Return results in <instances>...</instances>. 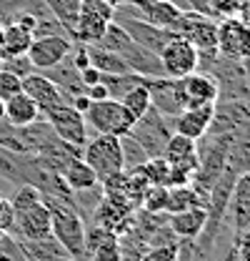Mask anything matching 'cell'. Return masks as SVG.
<instances>
[{
	"mask_svg": "<svg viewBox=\"0 0 250 261\" xmlns=\"http://www.w3.org/2000/svg\"><path fill=\"white\" fill-rule=\"evenodd\" d=\"M170 118L158 113L155 108H150L133 128H130V136L143 146V151L148 153V159L153 156H163V148H165V141L170 138Z\"/></svg>",
	"mask_w": 250,
	"mask_h": 261,
	"instance_id": "obj_7",
	"label": "cell"
},
{
	"mask_svg": "<svg viewBox=\"0 0 250 261\" xmlns=\"http://www.w3.org/2000/svg\"><path fill=\"white\" fill-rule=\"evenodd\" d=\"M80 159L95 171L98 181L125 171L123 168V146H120V136H110V133H98L93 141H88L83 146Z\"/></svg>",
	"mask_w": 250,
	"mask_h": 261,
	"instance_id": "obj_3",
	"label": "cell"
},
{
	"mask_svg": "<svg viewBox=\"0 0 250 261\" xmlns=\"http://www.w3.org/2000/svg\"><path fill=\"white\" fill-rule=\"evenodd\" d=\"M113 20L120 23L125 28V33H128L138 45H143V48L150 50V53H160L163 45H165L170 38H175V31L160 28V25H153V23H145V20H140V18H135V15H128L123 10H115Z\"/></svg>",
	"mask_w": 250,
	"mask_h": 261,
	"instance_id": "obj_10",
	"label": "cell"
},
{
	"mask_svg": "<svg viewBox=\"0 0 250 261\" xmlns=\"http://www.w3.org/2000/svg\"><path fill=\"white\" fill-rule=\"evenodd\" d=\"M158 58H160L165 78H185L188 73H193V70L200 68L198 50L188 43L185 38H180V35L170 38L163 45V50L158 53Z\"/></svg>",
	"mask_w": 250,
	"mask_h": 261,
	"instance_id": "obj_8",
	"label": "cell"
},
{
	"mask_svg": "<svg viewBox=\"0 0 250 261\" xmlns=\"http://www.w3.org/2000/svg\"><path fill=\"white\" fill-rule=\"evenodd\" d=\"M23 93L30 96L38 103L40 113H45V111H50V108H55L60 103H68V98L60 91V86L55 81H50L43 70H33L30 75L23 78Z\"/></svg>",
	"mask_w": 250,
	"mask_h": 261,
	"instance_id": "obj_18",
	"label": "cell"
},
{
	"mask_svg": "<svg viewBox=\"0 0 250 261\" xmlns=\"http://www.w3.org/2000/svg\"><path fill=\"white\" fill-rule=\"evenodd\" d=\"M148 81V78H145ZM145 81L143 83H138V86H133L130 91H125L123 96L118 98L120 100V106H123V111L133 118V123H138L153 106H150V93H148V86H145Z\"/></svg>",
	"mask_w": 250,
	"mask_h": 261,
	"instance_id": "obj_26",
	"label": "cell"
},
{
	"mask_svg": "<svg viewBox=\"0 0 250 261\" xmlns=\"http://www.w3.org/2000/svg\"><path fill=\"white\" fill-rule=\"evenodd\" d=\"M175 35L185 38L198 50L200 65L213 61L218 56V20L195 10H180V18L175 23Z\"/></svg>",
	"mask_w": 250,
	"mask_h": 261,
	"instance_id": "obj_2",
	"label": "cell"
},
{
	"mask_svg": "<svg viewBox=\"0 0 250 261\" xmlns=\"http://www.w3.org/2000/svg\"><path fill=\"white\" fill-rule=\"evenodd\" d=\"M188 208H205V198L198 194L190 184L168 189L165 214H180V211H188Z\"/></svg>",
	"mask_w": 250,
	"mask_h": 261,
	"instance_id": "obj_27",
	"label": "cell"
},
{
	"mask_svg": "<svg viewBox=\"0 0 250 261\" xmlns=\"http://www.w3.org/2000/svg\"><path fill=\"white\" fill-rule=\"evenodd\" d=\"M0 68L10 70V73H13V75H18L20 81H23L25 75H30L33 70H35V68H33V63H30V58H28V53H25V56H15V58H5Z\"/></svg>",
	"mask_w": 250,
	"mask_h": 261,
	"instance_id": "obj_36",
	"label": "cell"
},
{
	"mask_svg": "<svg viewBox=\"0 0 250 261\" xmlns=\"http://www.w3.org/2000/svg\"><path fill=\"white\" fill-rule=\"evenodd\" d=\"M213 111L215 106H188L175 118H170L173 133H180L193 141H203L213 123Z\"/></svg>",
	"mask_w": 250,
	"mask_h": 261,
	"instance_id": "obj_17",
	"label": "cell"
},
{
	"mask_svg": "<svg viewBox=\"0 0 250 261\" xmlns=\"http://www.w3.org/2000/svg\"><path fill=\"white\" fill-rule=\"evenodd\" d=\"M240 63H243V73H245V81H248V86H250V56H245Z\"/></svg>",
	"mask_w": 250,
	"mask_h": 261,
	"instance_id": "obj_43",
	"label": "cell"
},
{
	"mask_svg": "<svg viewBox=\"0 0 250 261\" xmlns=\"http://www.w3.org/2000/svg\"><path fill=\"white\" fill-rule=\"evenodd\" d=\"M3 40H5V25L0 23V45H3Z\"/></svg>",
	"mask_w": 250,
	"mask_h": 261,
	"instance_id": "obj_46",
	"label": "cell"
},
{
	"mask_svg": "<svg viewBox=\"0 0 250 261\" xmlns=\"http://www.w3.org/2000/svg\"><path fill=\"white\" fill-rule=\"evenodd\" d=\"M245 128H250V100H218L215 103L213 123L208 133L220 136V133H238Z\"/></svg>",
	"mask_w": 250,
	"mask_h": 261,
	"instance_id": "obj_14",
	"label": "cell"
},
{
	"mask_svg": "<svg viewBox=\"0 0 250 261\" xmlns=\"http://www.w3.org/2000/svg\"><path fill=\"white\" fill-rule=\"evenodd\" d=\"M115 10H123L128 15H135L145 23H153L160 28H175L178 18H180V8L173 3V0H133L123 8H115Z\"/></svg>",
	"mask_w": 250,
	"mask_h": 261,
	"instance_id": "obj_13",
	"label": "cell"
},
{
	"mask_svg": "<svg viewBox=\"0 0 250 261\" xmlns=\"http://www.w3.org/2000/svg\"><path fill=\"white\" fill-rule=\"evenodd\" d=\"M5 25V40L0 45V58H15V56H25L33 43V33L15 25V23H3Z\"/></svg>",
	"mask_w": 250,
	"mask_h": 261,
	"instance_id": "obj_25",
	"label": "cell"
},
{
	"mask_svg": "<svg viewBox=\"0 0 250 261\" xmlns=\"http://www.w3.org/2000/svg\"><path fill=\"white\" fill-rule=\"evenodd\" d=\"M13 228H15V211H13L10 201L5 196H0V231L13 233Z\"/></svg>",
	"mask_w": 250,
	"mask_h": 261,
	"instance_id": "obj_37",
	"label": "cell"
},
{
	"mask_svg": "<svg viewBox=\"0 0 250 261\" xmlns=\"http://www.w3.org/2000/svg\"><path fill=\"white\" fill-rule=\"evenodd\" d=\"M235 15H238L245 25H250V0H240V3H238V13H235Z\"/></svg>",
	"mask_w": 250,
	"mask_h": 261,
	"instance_id": "obj_42",
	"label": "cell"
},
{
	"mask_svg": "<svg viewBox=\"0 0 250 261\" xmlns=\"http://www.w3.org/2000/svg\"><path fill=\"white\" fill-rule=\"evenodd\" d=\"M60 176H63V181H65V186H68L73 194H78V191H90V189H95V186L100 184L98 176H95V171L83 161L80 156H75V159H70V161L65 163L60 168Z\"/></svg>",
	"mask_w": 250,
	"mask_h": 261,
	"instance_id": "obj_23",
	"label": "cell"
},
{
	"mask_svg": "<svg viewBox=\"0 0 250 261\" xmlns=\"http://www.w3.org/2000/svg\"><path fill=\"white\" fill-rule=\"evenodd\" d=\"M120 146H123V168L125 171H138L143 163L148 161V153L143 151V146L128 133L120 136Z\"/></svg>",
	"mask_w": 250,
	"mask_h": 261,
	"instance_id": "obj_30",
	"label": "cell"
},
{
	"mask_svg": "<svg viewBox=\"0 0 250 261\" xmlns=\"http://www.w3.org/2000/svg\"><path fill=\"white\" fill-rule=\"evenodd\" d=\"M68 103H70V106H73L75 111H80V113L85 116V111L90 108V103H93V100H90V98L85 96V93H75V96H70V98H68Z\"/></svg>",
	"mask_w": 250,
	"mask_h": 261,
	"instance_id": "obj_41",
	"label": "cell"
},
{
	"mask_svg": "<svg viewBox=\"0 0 250 261\" xmlns=\"http://www.w3.org/2000/svg\"><path fill=\"white\" fill-rule=\"evenodd\" d=\"M75 40L70 35H43V38H33L30 48H28V58L35 70H50L58 63H63L70 50H73Z\"/></svg>",
	"mask_w": 250,
	"mask_h": 261,
	"instance_id": "obj_9",
	"label": "cell"
},
{
	"mask_svg": "<svg viewBox=\"0 0 250 261\" xmlns=\"http://www.w3.org/2000/svg\"><path fill=\"white\" fill-rule=\"evenodd\" d=\"M228 216L233 224V233L238 236L240 231L250 228V173H240L235 178L230 203H228Z\"/></svg>",
	"mask_w": 250,
	"mask_h": 261,
	"instance_id": "obj_19",
	"label": "cell"
},
{
	"mask_svg": "<svg viewBox=\"0 0 250 261\" xmlns=\"http://www.w3.org/2000/svg\"><path fill=\"white\" fill-rule=\"evenodd\" d=\"M113 15H115V8L105 0H80V18L73 33V40L83 45H98Z\"/></svg>",
	"mask_w": 250,
	"mask_h": 261,
	"instance_id": "obj_5",
	"label": "cell"
},
{
	"mask_svg": "<svg viewBox=\"0 0 250 261\" xmlns=\"http://www.w3.org/2000/svg\"><path fill=\"white\" fill-rule=\"evenodd\" d=\"M85 96L90 98V100H105V98H110V91H108V86L100 81V83H95L90 88H85Z\"/></svg>",
	"mask_w": 250,
	"mask_h": 261,
	"instance_id": "obj_40",
	"label": "cell"
},
{
	"mask_svg": "<svg viewBox=\"0 0 250 261\" xmlns=\"http://www.w3.org/2000/svg\"><path fill=\"white\" fill-rule=\"evenodd\" d=\"M168 168H170V166H168V161H165L163 156H153V159H148V161L138 168V173H140L150 186H165Z\"/></svg>",
	"mask_w": 250,
	"mask_h": 261,
	"instance_id": "obj_33",
	"label": "cell"
},
{
	"mask_svg": "<svg viewBox=\"0 0 250 261\" xmlns=\"http://www.w3.org/2000/svg\"><path fill=\"white\" fill-rule=\"evenodd\" d=\"M238 3H240V0H238Z\"/></svg>",
	"mask_w": 250,
	"mask_h": 261,
	"instance_id": "obj_48",
	"label": "cell"
},
{
	"mask_svg": "<svg viewBox=\"0 0 250 261\" xmlns=\"http://www.w3.org/2000/svg\"><path fill=\"white\" fill-rule=\"evenodd\" d=\"M165 203H168V186H150L145 191V198H143L140 208H145L148 214H163Z\"/></svg>",
	"mask_w": 250,
	"mask_h": 261,
	"instance_id": "obj_34",
	"label": "cell"
},
{
	"mask_svg": "<svg viewBox=\"0 0 250 261\" xmlns=\"http://www.w3.org/2000/svg\"><path fill=\"white\" fill-rule=\"evenodd\" d=\"M78 75H80V83H83L85 88H90V86H95V83H100V81H103V73H100L98 68H93V65L83 68Z\"/></svg>",
	"mask_w": 250,
	"mask_h": 261,
	"instance_id": "obj_39",
	"label": "cell"
},
{
	"mask_svg": "<svg viewBox=\"0 0 250 261\" xmlns=\"http://www.w3.org/2000/svg\"><path fill=\"white\" fill-rule=\"evenodd\" d=\"M40 118H43V113H40L38 103L30 96H25L23 91L5 100V123L10 128H25Z\"/></svg>",
	"mask_w": 250,
	"mask_h": 261,
	"instance_id": "obj_22",
	"label": "cell"
},
{
	"mask_svg": "<svg viewBox=\"0 0 250 261\" xmlns=\"http://www.w3.org/2000/svg\"><path fill=\"white\" fill-rule=\"evenodd\" d=\"M28 0H0V23H8L18 10L25 8Z\"/></svg>",
	"mask_w": 250,
	"mask_h": 261,
	"instance_id": "obj_38",
	"label": "cell"
},
{
	"mask_svg": "<svg viewBox=\"0 0 250 261\" xmlns=\"http://www.w3.org/2000/svg\"><path fill=\"white\" fill-rule=\"evenodd\" d=\"M85 123L95 133H110V136H128L130 128L135 126L133 118L123 111L120 100H115V98L93 100L90 108L85 111Z\"/></svg>",
	"mask_w": 250,
	"mask_h": 261,
	"instance_id": "obj_6",
	"label": "cell"
},
{
	"mask_svg": "<svg viewBox=\"0 0 250 261\" xmlns=\"http://www.w3.org/2000/svg\"><path fill=\"white\" fill-rule=\"evenodd\" d=\"M178 256H180V241L173 239V241H165V244L148 246L135 261H178Z\"/></svg>",
	"mask_w": 250,
	"mask_h": 261,
	"instance_id": "obj_32",
	"label": "cell"
},
{
	"mask_svg": "<svg viewBox=\"0 0 250 261\" xmlns=\"http://www.w3.org/2000/svg\"><path fill=\"white\" fill-rule=\"evenodd\" d=\"M43 201L50 208V233H53V239L65 249L68 256H73L75 261H88V254H85V228L88 226H85L80 211L75 208V203L45 194H43Z\"/></svg>",
	"mask_w": 250,
	"mask_h": 261,
	"instance_id": "obj_1",
	"label": "cell"
},
{
	"mask_svg": "<svg viewBox=\"0 0 250 261\" xmlns=\"http://www.w3.org/2000/svg\"><path fill=\"white\" fill-rule=\"evenodd\" d=\"M105 3H110L113 8H123V5H128V3H133V0H105Z\"/></svg>",
	"mask_w": 250,
	"mask_h": 261,
	"instance_id": "obj_44",
	"label": "cell"
},
{
	"mask_svg": "<svg viewBox=\"0 0 250 261\" xmlns=\"http://www.w3.org/2000/svg\"><path fill=\"white\" fill-rule=\"evenodd\" d=\"M180 91L188 106H215L218 103V81L213 78V73L198 68L193 73H188L185 78H180Z\"/></svg>",
	"mask_w": 250,
	"mask_h": 261,
	"instance_id": "obj_16",
	"label": "cell"
},
{
	"mask_svg": "<svg viewBox=\"0 0 250 261\" xmlns=\"http://www.w3.org/2000/svg\"><path fill=\"white\" fill-rule=\"evenodd\" d=\"M0 65H3V58H0Z\"/></svg>",
	"mask_w": 250,
	"mask_h": 261,
	"instance_id": "obj_47",
	"label": "cell"
},
{
	"mask_svg": "<svg viewBox=\"0 0 250 261\" xmlns=\"http://www.w3.org/2000/svg\"><path fill=\"white\" fill-rule=\"evenodd\" d=\"M88 56H90V65L98 68L103 75H120V73H130L128 65L120 56L100 48V45H88Z\"/></svg>",
	"mask_w": 250,
	"mask_h": 261,
	"instance_id": "obj_29",
	"label": "cell"
},
{
	"mask_svg": "<svg viewBox=\"0 0 250 261\" xmlns=\"http://www.w3.org/2000/svg\"><path fill=\"white\" fill-rule=\"evenodd\" d=\"M145 86H148V93H150V106L158 113L175 118L185 108V98L180 91V78H165V75L148 78Z\"/></svg>",
	"mask_w": 250,
	"mask_h": 261,
	"instance_id": "obj_12",
	"label": "cell"
},
{
	"mask_svg": "<svg viewBox=\"0 0 250 261\" xmlns=\"http://www.w3.org/2000/svg\"><path fill=\"white\" fill-rule=\"evenodd\" d=\"M228 168H233L238 176L250 173V128L233 133L228 148Z\"/></svg>",
	"mask_w": 250,
	"mask_h": 261,
	"instance_id": "obj_24",
	"label": "cell"
},
{
	"mask_svg": "<svg viewBox=\"0 0 250 261\" xmlns=\"http://www.w3.org/2000/svg\"><path fill=\"white\" fill-rule=\"evenodd\" d=\"M205 208H188L180 214H168V228L178 241H195L205 228Z\"/></svg>",
	"mask_w": 250,
	"mask_h": 261,
	"instance_id": "obj_21",
	"label": "cell"
},
{
	"mask_svg": "<svg viewBox=\"0 0 250 261\" xmlns=\"http://www.w3.org/2000/svg\"><path fill=\"white\" fill-rule=\"evenodd\" d=\"M20 91H23V81L18 75H13L10 70L0 68V100H8Z\"/></svg>",
	"mask_w": 250,
	"mask_h": 261,
	"instance_id": "obj_35",
	"label": "cell"
},
{
	"mask_svg": "<svg viewBox=\"0 0 250 261\" xmlns=\"http://www.w3.org/2000/svg\"><path fill=\"white\" fill-rule=\"evenodd\" d=\"M15 236H20V241H45L50 239V208L45 206V201L35 203L30 208L15 214Z\"/></svg>",
	"mask_w": 250,
	"mask_h": 261,
	"instance_id": "obj_15",
	"label": "cell"
},
{
	"mask_svg": "<svg viewBox=\"0 0 250 261\" xmlns=\"http://www.w3.org/2000/svg\"><path fill=\"white\" fill-rule=\"evenodd\" d=\"M0 123H5V100H0Z\"/></svg>",
	"mask_w": 250,
	"mask_h": 261,
	"instance_id": "obj_45",
	"label": "cell"
},
{
	"mask_svg": "<svg viewBox=\"0 0 250 261\" xmlns=\"http://www.w3.org/2000/svg\"><path fill=\"white\" fill-rule=\"evenodd\" d=\"M45 123L53 128V133L60 138L63 143L68 146H75V148H83L90 138H88V123H85V116L80 111H75L70 103H60L50 111L43 113Z\"/></svg>",
	"mask_w": 250,
	"mask_h": 261,
	"instance_id": "obj_4",
	"label": "cell"
},
{
	"mask_svg": "<svg viewBox=\"0 0 250 261\" xmlns=\"http://www.w3.org/2000/svg\"><path fill=\"white\" fill-rule=\"evenodd\" d=\"M218 56L233 61L250 56V25H245L238 15L218 20Z\"/></svg>",
	"mask_w": 250,
	"mask_h": 261,
	"instance_id": "obj_11",
	"label": "cell"
},
{
	"mask_svg": "<svg viewBox=\"0 0 250 261\" xmlns=\"http://www.w3.org/2000/svg\"><path fill=\"white\" fill-rule=\"evenodd\" d=\"M48 13L63 25V31L73 38L78 18H80V0H43Z\"/></svg>",
	"mask_w": 250,
	"mask_h": 261,
	"instance_id": "obj_28",
	"label": "cell"
},
{
	"mask_svg": "<svg viewBox=\"0 0 250 261\" xmlns=\"http://www.w3.org/2000/svg\"><path fill=\"white\" fill-rule=\"evenodd\" d=\"M8 201H10L13 211L20 214V211L30 208V206H35V203H40V201H43V191H40L38 186H33V184H20Z\"/></svg>",
	"mask_w": 250,
	"mask_h": 261,
	"instance_id": "obj_31",
	"label": "cell"
},
{
	"mask_svg": "<svg viewBox=\"0 0 250 261\" xmlns=\"http://www.w3.org/2000/svg\"><path fill=\"white\" fill-rule=\"evenodd\" d=\"M163 159L170 166H178L183 171L195 173V168H198V141L185 138L180 133H170V138L165 141V148H163Z\"/></svg>",
	"mask_w": 250,
	"mask_h": 261,
	"instance_id": "obj_20",
	"label": "cell"
}]
</instances>
